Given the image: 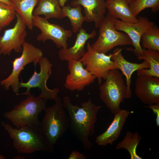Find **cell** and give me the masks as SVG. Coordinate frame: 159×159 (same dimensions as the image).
<instances>
[{
    "label": "cell",
    "instance_id": "3957f363",
    "mask_svg": "<svg viewBox=\"0 0 159 159\" xmlns=\"http://www.w3.org/2000/svg\"><path fill=\"white\" fill-rule=\"evenodd\" d=\"M46 102L40 95L35 97L31 93L11 110L5 112L3 116L17 128L27 126L41 133L38 115L44 110Z\"/></svg>",
    "mask_w": 159,
    "mask_h": 159
},
{
    "label": "cell",
    "instance_id": "d6986e66",
    "mask_svg": "<svg viewBox=\"0 0 159 159\" xmlns=\"http://www.w3.org/2000/svg\"><path fill=\"white\" fill-rule=\"evenodd\" d=\"M105 6L108 13L114 18L124 22L134 23L138 21L129 8L126 0H107Z\"/></svg>",
    "mask_w": 159,
    "mask_h": 159
},
{
    "label": "cell",
    "instance_id": "9a60e30c",
    "mask_svg": "<svg viewBox=\"0 0 159 159\" xmlns=\"http://www.w3.org/2000/svg\"><path fill=\"white\" fill-rule=\"evenodd\" d=\"M122 49L117 48L114 49L112 52V59L114 62L115 67L120 69L126 77V84L127 91L125 99H130L132 97L131 90V77L135 71L142 69L150 68V64L148 61L144 60L140 63H132L126 60L123 56Z\"/></svg>",
    "mask_w": 159,
    "mask_h": 159
},
{
    "label": "cell",
    "instance_id": "f546056e",
    "mask_svg": "<svg viewBox=\"0 0 159 159\" xmlns=\"http://www.w3.org/2000/svg\"><path fill=\"white\" fill-rule=\"evenodd\" d=\"M61 7H63L65 6V4L67 0H57Z\"/></svg>",
    "mask_w": 159,
    "mask_h": 159
},
{
    "label": "cell",
    "instance_id": "ac0fdd59",
    "mask_svg": "<svg viewBox=\"0 0 159 159\" xmlns=\"http://www.w3.org/2000/svg\"><path fill=\"white\" fill-rule=\"evenodd\" d=\"M79 5L84 7L85 21L94 22L95 27L99 28L105 16L106 9L105 0H73L71 3L72 6Z\"/></svg>",
    "mask_w": 159,
    "mask_h": 159
},
{
    "label": "cell",
    "instance_id": "484cf974",
    "mask_svg": "<svg viewBox=\"0 0 159 159\" xmlns=\"http://www.w3.org/2000/svg\"><path fill=\"white\" fill-rule=\"evenodd\" d=\"M129 6L133 15L137 17L140 12L147 8H151L153 12H157L159 9V0H135Z\"/></svg>",
    "mask_w": 159,
    "mask_h": 159
},
{
    "label": "cell",
    "instance_id": "4fadbf2b",
    "mask_svg": "<svg viewBox=\"0 0 159 159\" xmlns=\"http://www.w3.org/2000/svg\"><path fill=\"white\" fill-rule=\"evenodd\" d=\"M69 73L67 75L64 85L71 91H80L93 83L96 78L83 67L79 60L68 62Z\"/></svg>",
    "mask_w": 159,
    "mask_h": 159
},
{
    "label": "cell",
    "instance_id": "44dd1931",
    "mask_svg": "<svg viewBox=\"0 0 159 159\" xmlns=\"http://www.w3.org/2000/svg\"><path fill=\"white\" fill-rule=\"evenodd\" d=\"M33 15H43L48 19L51 18H62V8L57 0H39Z\"/></svg>",
    "mask_w": 159,
    "mask_h": 159
},
{
    "label": "cell",
    "instance_id": "5bb4252c",
    "mask_svg": "<svg viewBox=\"0 0 159 159\" xmlns=\"http://www.w3.org/2000/svg\"><path fill=\"white\" fill-rule=\"evenodd\" d=\"M138 76L134 91L137 97L145 105L159 104V77Z\"/></svg>",
    "mask_w": 159,
    "mask_h": 159
},
{
    "label": "cell",
    "instance_id": "7a4b0ae2",
    "mask_svg": "<svg viewBox=\"0 0 159 159\" xmlns=\"http://www.w3.org/2000/svg\"><path fill=\"white\" fill-rule=\"evenodd\" d=\"M52 106L46 107L41 122L40 130L46 141L49 152H53L54 145L69 126L68 116L63 107L61 97H58Z\"/></svg>",
    "mask_w": 159,
    "mask_h": 159
},
{
    "label": "cell",
    "instance_id": "ba28073f",
    "mask_svg": "<svg viewBox=\"0 0 159 159\" xmlns=\"http://www.w3.org/2000/svg\"><path fill=\"white\" fill-rule=\"evenodd\" d=\"M40 67V71L38 73L36 70L29 80L26 82H20V88H25L26 91L16 95H28L31 93L30 90L33 88H38L41 91L39 94L46 100H54L57 98L59 89L54 88L51 89L49 88L47 85V80L52 73V64L48 59L42 57L39 62Z\"/></svg>",
    "mask_w": 159,
    "mask_h": 159
},
{
    "label": "cell",
    "instance_id": "836d02e7",
    "mask_svg": "<svg viewBox=\"0 0 159 159\" xmlns=\"http://www.w3.org/2000/svg\"><path fill=\"white\" fill-rule=\"evenodd\" d=\"M2 29L1 28V26H0V32L1 31V30Z\"/></svg>",
    "mask_w": 159,
    "mask_h": 159
},
{
    "label": "cell",
    "instance_id": "f1b7e54d",
    "mask_svg": "<svg viewBox=\"0 0 159 159\" xmlns=\"http://www.w3.org/2000/svg\"><path fill=\"white\" fill-rule=\"evenodd\" d=\"M68 159H86V157L83 154L75 150L73 151L69 155Z\"/></svg>",
    "mask_w": 159,
    "mask_h": 159
},
{
    "label": "cell",
    "instance_id": "d4e9b609",
    "mask_svg": "<svg viewBox=\"0 0 159 159\" xmlns=\"http://www.w3.org/2000/svg\"><path fill=\"white\" fill-rule=\"evenodd\" d=\"M141 40L143 49L159 51V28L154 24L142 34Z\"/></svg>",
    "mask_w": 159,
    "mask_h": 159
},
{
    "label": "cell",
    "instance_id": "7402d4cb",
    "mask_svg": "<svg viewBox=\"0 0 159 159\" xmlns=\"http://www.w3.org/2000/svg\"><path fill=\"white\" fill-rule=\"evenodd\" d=\"M143 49V56L142 60L148 62L150 67L148 69H142L136 71L137 75H145L159 77V51Z\"/></svg>",
    "mask_w": 159,
    "mask_h": 159
},
{
    "label": "cell",
    "instance_id": "8992f818",
    "mask_svg": "<svg viewBox=\"0 0 159 159\" xmlns=\"http://www.w3.org/2000/svg\"><path fill=\"white\" fill-rule=\"evenodd\" d=\"M114 19L107 13L100 23L98 38L91 45L95 51L106 54L117 46L132 45L126 34L115 29Z\"/></svg>",
    "mask_w": 159,
    "mask_h": 159
},
{
    "label": "cell",
    "instance_id": "4316f807",
    "mask_svg": "<svg viewBox=\"0 0 159 159\" xmlns=\"http://www.w3.org/2000/svg\"><path fill=\"white\" fill-rule=\"evenodd\" d=\"M16 14L11 5L0 1V26L2 29L10 24L16 17Z\"/></svg>",
    "mask_w": 159,
    "mask_h": 159
},
{
    "label": "cell",
    "instance_id": "6da1fadb",
    "mask_svg": "<svg viewBox=\"0 0 159 159\" xmlns=\"http://www.w3.org/2000/svg\"><path fill=\"white\" fill-rule=\"evenodd\" d=\"M62 101L63 107L68 112L69 128L84 149L90 150L93 145L89 137L94 133L97 115L103 106L95 105L90 98L82 103L81 107L73 104L68 96L64 97Z\"/></svg>",
    "mask_w": 159,
    "mask_h": 159
},
{
    "label": "cell",
    "instance_id": "ffe728a7",
    "mask_svg": "<svg viewBox=\"0 0 159 159\" xmlns=\"http://www.w3.org/2000/svg\"><path fill=\"white\" fill-rule=\"evenodd\" d=\"M15 11L18 13L26 26L33 29V11L39 0H9Z\"/></svg>",
    "mask_w": 159,
    "mask_h": 159
},
{
    "label": "cell",
    "instance_id": "8fae6325",
    "mask_svg": "<svg viewBox=\"0 0 159 159\" xmlns=\"http://www.w3.org/2000/svg\"><path fill=\"white\" fill-rule=\"evenodd\" d=\"M16 20L13 27L5 30L0 35V55H10L12 51L16 52L22 51L26 42V26L19 14L16 12Z\"/></svg>",
    "mask_w": 159,
    "mask_h": 159
},
{
    "label": "cell",
    "instance_id": "9c48e42d",
    "mask_svg": "<svg viewBox=\"0 0 159 159\" xmlns=\"http://www.w3.org/2000/svg\"><path fill=\"white\" fill-rule=\"evenodd\" d=\"M87 51L79 60L85 69L97 79L99 85H100L102 79L105 80L108 71L112 69H118L112 59V55H108L97 52L92 48L91 44H87Z\"/></svg>",
    "mask_w": 159,
    "mask_h": 159
},
{
    "label": "cell",
    "instance_id": "83f0119b",
    "mask_svg": "<svg viewBox=\"0 0 159 159\" xmlns=\"http://www.w3.org/2000/svg\"><path fill=\"white\" fill-rule=\"evenodd\" d=\"M147 107L150 108L156 116V126H159V104L149 105Z\"/></svg>",
    "mask_w": 159,
    "mask_h": 159
},
{
    "label": "cell",
    "instance_id": "52a82bcc",
    "mask_svg": "<svg viewBox=\"0 0 159 159\" xmlns=\"http://www.w3.org/2000/svg\"><path fill=\"white\" fill-rule=\"evenodd\" d=\"M21 52L20 57L15 58L12 62L11 73L0 82V85L5 90H9L11 87L16 95L18 93L20 88L19 75L24 67L32 63L36 66L43 56V52L40 49L26 42L23 45Z\"/></svg>",
    "mask_w": 159,
    "mask_h": 159
},
{
    "label": "cell",
    "instance_id": "30bf717a",
    "mask_svg": "<svg viewBox=\"0 0 159 159\" xmlns=\"http://www.w3.org/2000/svg\"><path fill=\"white\" fill-rule=\"evenodd\" d=\"M32 22L33 27L41 31L37 37L38 41L45 42L50 40L58 48L68 47L67 41L73 35L72 30H66L59 25L51 23L47 19L39 16L33 15Z\"/></svg>",
    "mask_w": 159,
    "mask_h": 159
},
{
    "label": "cell",
    "instance_id": "4dcf8cb0",
    "mask_svg": "<svg viewBox=\"0 0 159 159\" xmlns=\"http://www.w3.org/2000/svg\"><path fill=\"white\" fill-rule=\"evenodd\" d=\"M0 1L2 2L11 5L10 3V2L9 0H0Z\"/></svg>",
    "mask_w": 159,
    "mask_h": 159
},
{
    "label": "cell",
    "instance_id": "d6a6232c",
    "mask_svg": "<svg viewBox=\"0 0 159 159\" xmlns=\"http://www.w3.org/2000/svg\"><path fill=\"white\" fill-rule=\"evenodd\" d=\"M5 158L3 155L0 154V159H5Z\"/></svg>",
    "mask_w": 159,
    "mask_h": 159
},
{
    "label": "cell",
    "instance_id": "5b68a950",
    "mask_svg": "<svg viewBox=\"0 0 159 159\" xmlns=\"http://www.w3.org/2000/svg\"><path fill=\"white\" fill-rule=\"evenodd\" d=\"M105 80L99 87L100 97L114 115L120 109V104L125 98L127 86L118 69L110 70Z\"/></svg>",
    "mask_w": 159,
    "mask_h": 159
},
{
    "label": "cell",
    "instance_id": "277c9868",
    "mask_svg": "<svg viewBox=\"0 0 159 159\" xmlns=\"http://www.w3.org/2000/svg\"><path fill=\"white\" fill-rule=\"evenodd\" d=\"M1 123L12 140L13 147L18 153L28 154L39 151L49 152L45 138L41 132L27 126L17 128L3 121Z\"/></svg>",
    "mask_w": 159,
    "mask_h": 159
},
{
    "label": "cell",
    "instance_id": "603a6c76",
    "mask_svg": "<svg viewBox=\"0 0 159 159\" xmlns=\"http://www.w3.org/2000/svg\"><path fill=\"white\" fill-rule=\"evenodd\" d=\"M82 8L80 5L72 6L68 5L62 8V18L67 17L70 21L72 31L74 33H78L85 21V17L82 13Z\"/></svg>",
    "mask_w": 159,
    "mask_h": 159
},
{
    "label": "cell",
    "instance_id": "cb8c5ba5",
    "mask_svg": "<svg viewBox=\"0 0 159 159\" xmlns=\"http://www.w3.org/2000/svg\"><path fill=\"white\" fill-rule=\"evenodd\" d=\"M141 138L138 132L133 133L127 131L123 140L116 145L115 148L117 150L126 149L130 153L131 159H142L137 152V147Z\"/></svg>",
    "mask_w": 159,
    "mask_h": 159
},
{
    "label": "cell",
    "instance_id": "7c38bea8",
    "mask_svg": "<svg viewBox=\"0 0 159 159\" xmlns=\"http://www.w3.org/2000/svg\"><path fill=\"white\" fill-rule=\"evenodd\" d=\"M114 23L117 30L123 32L128 35L134 47L131 50L138 60H142L143 54L140 43L141 36L146 31L155 24L154 22L150 21L146 17L139 16L135 23H126L114 18Z\"/></svg>",
    "mask_w": 159,
    "mask_h": 159
},
{
    "label": "cell",
    "instance_id": "1f68e13d",
    "mask_svg": "<svg viewBox=\"0 0 159 159\" xmlns=\"http://www.w3.org/2000/svg\"><path fill=\"white\" fill-rule=\"evenodd\" d=\"M128 4L129 5L133 1L135 0H126Z\"/></svg>",
    "mask_w": 159,
    "mask_h": 159
},
{
    "label": "cell",
    "instance_id": "2e32d148",
    "mask_svg": "<svg viewBox=\"0 0 159 159\" xmlns=\"http://www.w3.org/2000/svg\"><path fill=\"white\" fill-rule=\"evenodd\" d=\"M133 112L120 109L114 114V119L108 128L96 138L95 143L100 146L112 145L119 137L127 119Z\"/></svg>",
    "mask_w": 159,
    "mask_h": 159
},
{
    "label": "cell",
    "instance_id": "e0dca14e",
    "mask_svg": "<svg viewBox=\"0 0 159 159\" xmlns=\"http://www.w3.org/2000/svg\"><path fill=\"white\" fill-rule=\"evenodd\" d=\"M97 32L93 30L87 33L86 30L81 28L77 33L75 42L72 46L68 48H61L58 51L59 59L62 61L69 62L80 59L85 52V47L87 41L94 38Z\"/></svg>",
    "mask_w": 159,
    "mask_h": 159
}]
</instances>
